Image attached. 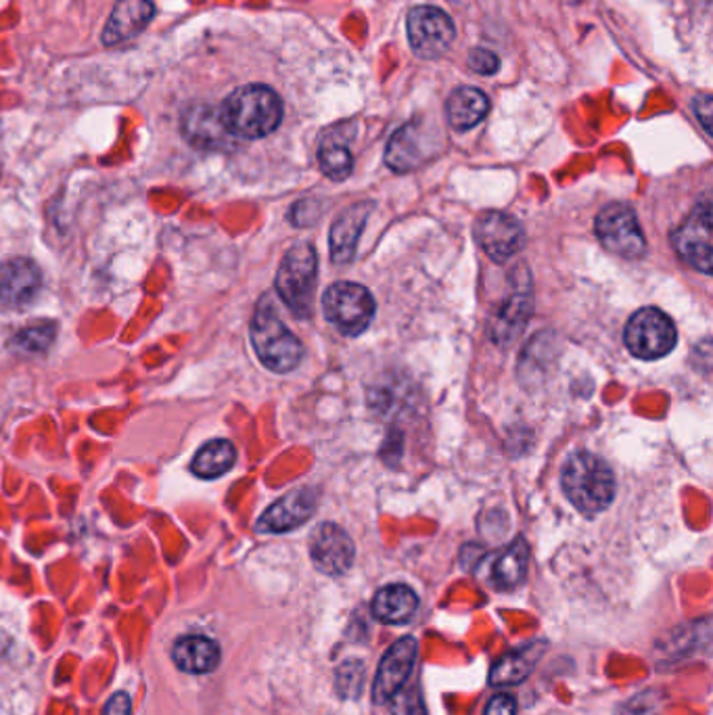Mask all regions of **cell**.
<instances>
[{"mask_svg": "<svg viewBox=\"0 0 713 715\" xmlns=\"http://www.w3.org/2000/svg\"><path fill=\"white\" fill-rule=\"evenodd\" d=\"M218 113L228 135L239 139H261L279 128L283 101L273 88L249 85L237 88Z\"/></svg>", "mask_w": 713, "mask_h": 715, "instance_id": "obj_1", "label": "cell"}, {"mask_svg": "<svg viewBox=\"0 0 713 715\" xmlns=\"http://www.w3.org/2000/svg\"><path fill=\"white\" fill-rule=\"evenodd\" d=\"M563 489L580 513L592 517L613 503L615 477L610 465L598 456L577 453L563 469Z\"/></svg>", "mask_w": 713, "mask_h": 715, "instance_id": "obj_2", "label": "cell"}, {"mask_svg": "<svg viewBox=\"0 0 713 715\" xmlns=\"http://www.w3.org/2000/svg\"><path fill=\"white\" fill-rule=\"evenodd\" d=\"M251 344L261 365L280 375L294 370L304 356L301 341L264 304L251 320Z\"/></svg>", "mask_w": 713, "mask_h": 715, "instance_id": "obj_3", "label": "cell"}, {"mask_svg": "<svg viewBox=\"0 0 713 715\" xmlns=\"http://www.w3.org/2000/svg\"><path fill=\"white\" fill-rule=\"evenodd\" d=\"M318 260L310 244H297L287 251L277 272V291L287 308L299 316L308 318L313 310L314 287H316Z\"/></svg>", "mask_w": 713, "mask_h": 715, "instance_id": "obj_4", "label": "cell"}, {"mask_svg": "<svg viewBox=\"0 0 713 715\" xmlns=\"http://www.w3.org/2000/svg\"><path fill=\"white\" fill-rule=\"evenodd\" d=\"M323 308L329 322L344 335H360L375 316V299L363 285L335 282L323 296Z\"/></svg>", "mask_w": 713, "mask_h": 715, "instance_id": "obj_5", "label": "cell"}, {"mask_svg": "<svg viewBox=\"0 0 713 715\" xmlns=\"http://www.w3.org/2000/svg\"><path fill=\"white\" fill-rule=\"evenodd\" d=\"M626 346L641 360L667 356L679 339L672 318L657 308H643L627 320Z\"/></svg>", "mask_w": 713, "mask_h": 715, "instance_id": "obj_6", "label": "cell"}, {"mask_svg": "<svg viewBox=\"0 0 713 715\" xmlns=\"http://www.w3.org/2000/svg\"><path fill=\"white\" fill-rule=\"evenodd\" d=\"M594 228L603 245L626 260H638L646 251V241L638 218L634 210L624 203L607 206L596 216Z\"/></svg>", "mask_w": 713, "mask_h": 715, "instance_id": "obj_7", "label": "cell"}, {"mask_svg": "<svg viewBox=\"0 0 713 715\" xmlns=\"http://www.w3.org/2000/svg\"><path fill=\"white\" fill-rule=\"evenodd\" d=\"M712 201L705 197L672 235L680 258L703 275H712Z\"/></svg>", "mask_w": 713, "mask_h": 715, "instance_id": "obj_8", "label": "cell"}, {"mask_svg": "<svg viewBox=\"0 0 713 715\" xmlns=\"http://www.w3.org/2000/svg\"><path fill=\"white\" fill-rule=\"evenodd\" d=\"M456 36L454 21L437 7L420 4L408 16V42L420 59H437L450 49Z\"/></svg>", "mask_w": 713, "mask_h": 715, "instance_id": "obj_9", "label": "cell"}, {"mask_svg": "<svg viewBox=\"0 0 713 715\" xmlns=\"http://www.w3.org/2000/svg\"><path fill=\"white\" fill-rule=\"evenodd\" d=\"M477 244L494 262H506L517 256L525 244L522 225L503 211H486L475 222Z\"/></svg>", "mask_w": 713, "mask_h": 715, "instance_id": "obj_10", "label": "cell"}, {"mask_svg": "<svg viewBox=\"0 0 713 715\" xmlns=\"http://www.w3.org/2000/svg\"><path fill=\"white\" fill-rule=\"evenodd\" d=\"M418 643L417 638L406 636L398 643L389 646V651L383 655L375 684H373V701L375 703H389L400 688H404L406 681L413 674V667L417 662Z\"/></svg>", "mask_w": 713, "mask_h": 715, "instance_id": "obj_11", "label": "cell"}, {"mask_svg": "<svg viewBox=\"0 0 713 715\" xmlns=\"http://www.w3.org/2000/svg\"><path fill=\"white\" fill-rule=\"evenodd\" d=\"M310 557L320 574L341 576L354 563V542L339 525H318L310 538Z\"/></svg>", "mask_w": 713, "mask_h": 715, "instance_id": "obj_12", "label": "cell"}, {"mask_svg": "<svg viewBox=\"0 0 713 715\" xmlns=\"http://www.w3.org/2000/svg\"><path fill=\"white\" fill-rule=\"evenodd\" d=\"M316 496L313 489H297L283 496L270 506L258 522L261 534H285L299 525L306 524L313 517Z\"/></svg>", "mask_w": 713, "mask_h": 715, "instance_id": "obj_13", "label": "cell"}, {"mask_svg": "<svg viewBox=\"0 0 713 715\" xmlns=\"http://www.w3.org/2000/svg\"><path fill=\"white\" fill-rule=\"evenodd\" d=\"M154 11L151 0H120L105 23L103 44L113 47L135 38L151 21Z\"/></svg>", "mask_w": 713, "mask_h": 715, "instance_id": "obj_14", "label": "cell"}, {"mask_svg": "<svg viewBox=\"0 0 713 715\" xmlns=\"http://www.w3.org/2000/svg\"><path fill=\"white\" fill-rule=\"evenodd\" d=\"M40 270L32 260L13 258L0 264V299L9 306H23L40 289Z\"/></svg>", "mask_w": 713, "mask_h": 715, "instance_id": "obj_15", "label": "cell"}, {"mask_svg": "<svg viewBox=\"0 0 713 715\" xmlns=\"http://www.w3.org/2000/svg\"><path fill=\"white\" fill-rule=\"evenodd\" d=\"M370 213L368 203H356L354 208L344 211L331 228V258L335 264L351 262L356 254V245L360 239V232L365 228L366 220Z\"/></svg>", "mask_w": 713, "mask_h": 715, "instance_id": "obj_16", "label": "cell"}, {"mask_svg": "<svg viewBox=\"0 0 713 715\" xmlns=\"http://www.w3.org/2000/svg\"><path fill=\"white\" fill-rule=\"evenodd\" d=\"M417 607L418 598L413 588L404 584H392L375 594L373 615L387 626H402L413 619Z\"/></svg>", "mask_w": 713, "mask_h": 715, "instance_id": "obj_17", "label": "cell"}, {"mask_svg": "<svg viewBox=\"0 0 713 715\" xmlns=\"http://www.w3.org/2000/svg\"><path fill=\"white\" fill-rule=\"evenodd\" d=\"M544 651H546V643L536 640L532 645H525L523 648L508 653L501 662L494 663V667L489 672V684L492 686L522 684L534 672V665L539 662Z\"/></svg>", "mask_w": 713, "mask_h": 715, "instance_id": "obj_18", "label": "cell"}, {"mask_svg": "<svg viewBox=\"0 0 713 715\" xmlns=\"http://www.w3.org/2000/svg\"><path fill=\"white\" fill-rule=\"evenodd\" d=\"M172 659L187 674H208L220 663V646L206 636H185L176 640Z\"/></svg>", "mask_w": 713, "mask_h": 715, "instance_id": "obj_19", "label": "cell"}, {"mask_svg": "<svg viewBox=\"0 0 713 715\" xmlns=\"http://www.w3.org/2000/svg\"><path fill=\"white\" fill-rule=\"evenodd\" d=\"M489 111V99L479 88H456L446 101V116L454 130H471L482 122Z\"/></svg>", "mask_w": 713, "mask_h": 715, "instance_id": "obj_20", "label": "cell"}, {"mask_svg": "<svg viewBox=\"0 0 713 715\" xmlns=\"http://www.w3.org/2000/svg\"><path fill=\"white\" fill-rule=\"evenodd\" d=\"M425 159L423 135L417 123H406L389 139L385 149V161L394 172H410Z\"/></svg>", "mask_w": 713, "mask_h": 715, "instance_id": "obj_21", "label": "cell"}, {"mask_svg": "<svg viewBox=\"0 0 713 715\" xmlns=\"http://www.w3.org/2000/svg\"><path fill=\"white\" fill-rule=\"evenodd\" d=\"M185 137L197 147H218L227 139V128L220 122V113L208 106H197L185 113Z\"/></svg>", "mask_w": 713, "mask_h": 715, "instance_id": "obj_22", "label": "cell"}, {"mask_svg": "<svg viewBox=\"0 0 713 715\" xmlns=\"http://www.w3.org/2000/svg\"><path fill=\"white\" fill-rule=\"evenodd\" d=\"M527 560H529V548L523 538H517L503 555H498L492 565L494 588H498V590L517 588L527 574Z\"/></svg>", "mask_w": 713, "mask_h": 715, "instance_id": "obj_23", "label": "cell"}, {"mask_svg": "<svg viewBox=\"0 0 713 715\" xmlns=\"http://www.w3.org/2000/svg\"><path fill=\"white\" fill-rule=\"evenodd\" d=\"M529 315H532V296H529L527 287L515 289V294L508 297L505 304L501 306L498 315L492 322V337L498 344H506V339L517 335V331L523 327V322H525V318Z\"/></svg>", "mask_w": 713, "mask_h": 715, "instance_id": "obj_24", "label": "cell"}, {"mask_svg": "<svg viewBox=\"0 0 713 715\" xmlns=\"http://www.w3.org/2000/svg\"><path fill=\"white\" fill-rule=\"evenodd\" d=\"M237 460V450L227 439H214L195 454L191 473L201 479H216L230 471Z\"/></svg>", "mask_w": 713, "mask_h": 715, "instance_id": "obj_25", "label": "cell"}, {"mask_svg": "<svg viewBox=\"0 0 713 715\" xmlns=\"http://www.w3.org/2000/svg\"><path fill=\"white\" fill-rule=\"evenodd\" d=\"M318 163L325 176L331 180H346L351 175L354 168V158L346 142L339 140H325L318 151Z\"/></svg>", "mask_w": 713, "mask_h": 715, "instance_id": "obj_26", "label": "cell"}, {"mask_svg": "<svg viewBox=\"0 0 713 715\" xmlns=\"http://www.w3.org/2000/svg\"><path fill=\"white\" fill-rule=\"evenodd\" d=\"M55 339V327L52 325H40V327H30L19 331L11 346L21 351V354H42L51 348Z\"/></svg>", "mask_w": 713, "mask_h": 715, "instance_id": "obj_27", "label": "cell"}, {"mask_svg": "<svg viewBox=\"0 0 713 715\" xmlns=\"http://www.w3.org/2000/svg\"><path fill=\"white\" fill-rule=\"evenodd\" d=\"M365 682V663L349 659L337 669V693L344 698H358Z\"/></svg>", "mask_w": 713, "mask_h": 715, "instance_id": "obj_28", "label": "cell"}, {"mask_svg": "<svg viewBox=\"0 0 713 715\" xmlns=\"http://www.w3.org/2000/svg\"><path fill=\"white\" fill-rule=\"evenodd\" d=\"M389 701L394 715H425L417 688H400Z\"/></svg>", "mask_w": 713, "mask_h": 715, "instance_id": "obj_29", "label": "cell"}, {"mask_svg": "<svg viewBox=\"0 0 713 715\" xmlns=\"http://www.w3.org/2000/svg\"><path fill=\"white\" fill-rule=\"evenodd\" d=\"M471 70L482 73V76H492L498 71L501 59L486 49H473L469 53Z\"/></svg>", "mask_w": 713, "mask_h": 715, "instance_id": "obj_30", "label": "cell"}, {"mask_svg": "<svg viewBox=\"0 0 713 715\" xmlns=\"http://www.w3.org/2000/svg\"><path fill=\"white\" fill-rule=\"evenodd\" d=\"M517 714V701L506 693L489 698L484 715H515Z\"/></svg>", "mask_w": 713, "mask_h": 715, "instance_id": "obj_31", "label": "cell"}, {"mask_svg": "<svg viewBox=\"0 0 713 715\" xmlns=\"http://www.w3.org/2000/svg\"><path fill=\"white\" fill-rule=\"evenodd\" d=\"M313 210H318L313 199L301 201V203L294 206V211H291V220H294V225H297V227H310L314 220L318 218V213H313Z\"/></svg>", "mask_w": 713, "mask_h": 715, "instance_id": "obj_32", "label": "cell"}, {"mask_svg": "<svg viewBox=\"0 0 713 715\" xmlns=\"http://www.w3.org/2000/svg\"><path fill=\"white\" fill-rule=\"evenodd\" d=\"M103 715H132V701L126 693H116L107 701Z\"/></svg>", "mask_w": 713, "mask_h": 715, "instance_id": "obj_33", "label": "cell"}, {"mask_svg": "<svg viewBox=\"0 0 713 715\" xmlns=\"http://www.w3.org/2000/svg\"><path fill=\"white\" fill-rule=\"evenodd\" d=\"M712 97L710 95H703V97L695 99L696 118L701 120L707 135H712Z\"/></svg>", "mask_w": 713, "mask_h": 715, "instance_id": "obj_34", "label": "cell"}]
</instances>
